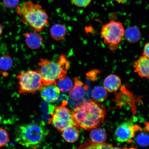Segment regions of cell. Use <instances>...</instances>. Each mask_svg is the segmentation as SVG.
<instances>
[{
    "label": "cell",
    "instance_id": "cell-1",
    "mask_svg": "<svg viewBox=\"0 0 149 149\" xmlns=\"http://www.w3.org/2000/svg\"><path fill=\"white\" fill-rule=\"evenodd\" d=\"M105 108L102 104L93 100L85 102L72 111V118L77 128L92 130L104 122Z\"/></svg>",
    "mask_w": 149,
    "mask_h": 149
},
{
    "label": "cell",
    "instance_id": "cell-2",
    "mask_svg": "<svg viewBox=\"0 0 149 149\" xmlns=\"http://www.w3.org/2000/svg\"><path fill=\"white\" fill-rule=\"evenodd\" d=\"M49 130L44 123H31L20 125L16 130V140L27 148L36 149L43 143Z\"/></svg>",
    "mask_w": 149,
    "mask_h": 149
},
{
    "label": "cell",
    "instance_id": "cell-3",
    "mask_svg": "<svg viewBox=\"0 0 149 149\" xmlns=\"http://www.w3.org/2000/svg\"><path fill=\"white\" fill-rule=\"evenodd\" d=\"M17 12L22 16V21L37 32L42 31L49 24L48 15L39 4L26 2L22 7H18Z\"/></svg>",
    "mask_w": 149,
    "mask_h": 149
},
{
    "label": "cell",
    "instance_id": "cell-4",
    "mask_svg": "<svg viewBox=\"0 0 149 149\" xmlns=\"http://www.w3.org/2000/svg\"><path fill=\"white\" fill-rule=\"evenodd\" d=\"M39 68L37 70L41 76L43 85L51 84L56 85L58 80L66 76L65 67L60 63L48 59H41L39 61Z\"/></svg>",
    "mask_w": 149,
    "mask_h": 149
},
{
    "label": "cell",
    "instance_id": "cell-5",
    "mask_svg": "<svg viewBox=\"0 0 149 149\" xmlns=\"http://www.w3.org/2000/svg\"><path fill=\"white\" fill-rule=\"evenodd\" d=\"M68 104V102L64 100L61 105L54 107L51 113V117L48 120V124L52 125L60 132L68 126L75 125L72 112L66 107Z\"/></svg>",
    "mask_w": 149,
    "mask_h": 149
},
{
    "label": "cell",
    "instance_id": "cell-6",
    "mask_svg": "<svg viewBox=\"0 0 149 149\" xmlns=\"http://www.w3.org/2000/svg\"><path fill=\"white\" fill-rule=\"evenodd\" d=\"M17 78L20 94H35L40 91L44 86L41 76L37 70H29L21 72Z\"/></svg>",
    "mask_w": 149,
    "mask_h": 149
},
{
    "label": "cell",
    "instance_id": "cell-7",
    "mask_svg": "<svg viewBox=\"0 0 149 149\" xmlns=\"http://www.w3.org/2000/svg\"><path fill=\"white\" fill-rule=\"evenodd\" d=\"M125 32L122 23L112 20L102 27L100 34L106 44L116 46L122 41Z\"/></svg>",
    "mask_w": 149,
    "mask_h": 149
},
{
    "label": "cell",
    "instance_id": "cell-8",
    "mask_svg": "<svg viewBox=\"0 0 149 149\" xmlns=\"http://www.w3.org/2000/svg\"><path fill=\"white\" fill-rule=\"evenodd\" d=\"M141 127L134 125L132 121L127 120L123 123L117 128L114 134V138L118 142L131 143L135 137L136 132L142 131Z\"/></svg>",
    "mask_w": 149,
    "mask_h": 149
},
{
    "label": "cell",
    "instance_id": "cell-9",
    "mask_svg": "<svg viewBox=\"0 0 149 149\" xmlns=\"http://www.w3.org/2000/svg\"><path fill=\"white\" fill-rule=\"evenodd\" d=\"M40 91L42 98L48 103L57 101L60 95V91L55 84L44 85Z\"/></svg>",
    "mask_w": 149,
    "mask_h": 149
},
{
    "label": "cell",
    "instance_id": "cell-10",
    "mask_svg": "<svg viewBox=\"0 0 149 149\" xmlns=\"http://www.w3.org/2000/svg\"><path fill=\"white\" fill-rule=\"evenodd\" d=\"M73 79L74 86L69 91V95L72 100H81L86 95L88 87L84 84L83 82L78 78H74Z\"/></svg>",
    "mask_w": 149,
    "mask_h": 149
},
{
    "label": "cell",
    "instance_id": "cell-11",
    "mask_svg": "<svg viewBox=\"0 0 149 149\" xmlns=\"http://www.w3.org/2000/svg\"><path fill=\"white\" fill-rule=\"evenodd\" d=\"M26 44L32 49H37L43 44V38L40 33L36 32L26 33L24 34Z\"/></svg>",
    "mask_w": 149,
    "mask_h": 149
},
{
    "label": "cell",
    "instance_id": "cell-12",
    "mask_svg": "<svg viewBox=\"0 0 149 149\" xmlns=\"http://www.w3.org/2000/svg\"><path fill=\"white\" fill-rule=\"evenodd\" d=\"M134 72L141 78H149V58L144 56H141L134 63Z\"/></svg>",
    "mask_w": 149,
    "mask_h": 149
},
{
    "label": "cell",
    "instance_id": "cell-13",
    "mask_svg": "<svg viewBox=\"0 0 149 149\" xmlns=\"http://www.w3.org/2000/svg\"><path fill=\"white\" fill-rule=\"evenodd\" d=\"M122 81L120 77L114 74H111L106 77L104 81V88L109 92H115L118 90Z\"/></svg>",
    "mask_w": 149,
    "mask_h": 149
},
{
    "label": "cell",
    "instance_id": "cell-14",
    "mask_svg": "<svg viewBox=\"0 0 149 149\" xmlns=\"http://www.w3.org/2000/svg\"><path fill=\"white\" fill-rule=\"evenodd\" d=\"M62 132L63 138L67 142L73 143L79 139V132L75 125L68 126Z\"/></svg>",
    "mask_w": 149,
    "mask_h": 149
},
{
    "label": "cell",
    "instance_id": "cell-15",
    "mask_svg": "<svg viewBox=\"0 0 149 149\" xmlns=\"http://www.w3.org/2000/svg\"><path fill=\"white\" fill-rule=\"evenodd\" d=\"M91 142L101 143L107 140V135L105 130L101 128H95L91 130L89 135Z\"/></svg>",
    "mask_w": 149,
    "mask_h": 149
},
{
    "label": "cell",
    "instance_id": "cell-16",
    "mask_svg": "<svg viewBox=\"0 0 149 149\" xmlns=\"http://www.w3.org/2000/svg\"><path fill=\"white\" fill-rule=\"evenodd\" d=\"M50 35L52 38L57 41L63 40L66 34V29L64 25L55 24L50 29Z\"/></svg>",
    "mask_w": 149,
    "mask_h": 149
},
{
    "label": "cell",
    "instance_id": "cell-17",
    "mask_svg": "<svg viewBox=\"0 0 149 149\" xmlns=\"http://www.w3.org/2000/svg\"><path fill=\"white\" fill-rule=\"evenodd\" d=\"M124 36L126 40L130 43H135L138 42L141 38V33L139 29L136 27L128 28L125 31Z\"/></svg>",
    "mask_w": 149,
    "mask_h": 149
},
{
    "label": "cell",
    "instance_id": "cell-18",
    "mask_svg": "<svg viewBox=\"0 0 149 149\" xmlns=\"http://www.w3.org/2000/svg\"><path fill=\"white\" fill-rule=\"evenodd\" d=\"M107 91L103 87L96 86L93 89L92 91V98L96 102H103L107 98Z\"/></svg>",
    "mask_w": 149,
    "mask_h": 149
},
{
    "label": "cell",
    "instance_id": "cell-19",
    "mask_svg": "<svg viewBox=\"0 0 149 149\" xmlns=\"http://www.w3.org/2000/svg\"><path fill=\"white\" fill-rule=\"evenodd\" d=\"M118 148H114L111 144H107L105 142L95 143L91 141H86L83 144L80 145L79 148L81 149H113Z\"/></svg>",
    "mask_w": 149,
    "mask_h": 149
},
{
    "label": "cell",
    "instance_id": "cell-20",
    "mask_svg": "<svg viewBox=\"0 0 149 149\" xmlns=\"http://www.w3.org/2000/svg\"><path fill=\"white\" fill-rule=\"evenodd\" d=\"M56 85L61 92H68L73 87V82L70 77L66 76L58 80Z\"/></svg>",
    "mask_w": 149,
    "mask_h": 149
},
{
    "label": "cell",
    "instance_id": "cell-21",
    "mask_svg": "<svg viewBox=\"0 0 149 149\" xmlns=\"http://www.w3.org/2000/svg\"><path fill=\"white\" fill-rule=\"evenodd\" d=\"M13 61L12 58L8 55H4L0 57V69L8 71L12 68Z\"/></svg>",
    "mask_w": 149,
    "mask_h": 149
},
{
    "label": "cell",
    "instance_id": "cell-22",
    "mask_svg": "<svg viewBox=\"0 0 149 149\" xmlns=\"http://www.w3.org/2000/svg\"><path fill=\"white\" fill-rule=\"evenodd\" d=\"M138 145L141 147H146L149 144V135L145 132H141L138 135L136 138Z\"/></svg>",
    "mask_w": 149,
    "mask_h": 149
},
{
    "label": "cell",
    "instance_id": "cell-23",
    "mask_svg": "<svg viewBox=\"0 0 149 149\" xmlns=\"http://www.w3.org/2000/svg\"><path fill=\"white\" fill-rule=\"evenodd\" d=\"M9 140L8 132L3 127H0V148L5 146Z\"/></svg>",
    "mask_w": 149,
    "mask_h": 149
},
{
    "label": "cell",
    "instance_id": "cell-24",
    "mask_svg": "<svg viewBox=\"0 0 149 149\" xmlns=\"http://www.w3.org/2000/svg\"><path fill=\"white\" fill-rule=\"evenodd\" d=\"M74 5L80 7H86L90 4L92 0H71Z\"/></svg>",
    "mask_w": 149,
    "mask_h": 149
},
{
    "label": "cell",
    "instance_id": "cell-25",
    "mask_svg": "<svg viewBox=\"0 0 149 149\" xmlns=\"http://www.w3.org/2000/svg\"><path fill=\"white\" fill-rule=\"evenodd\" d=\"M3 1L6 8H11L17 6L19 0H3Z\"/></svg>",
    "mask_w": 149,
    "mask_h": 149
},
{
    "label": "cell",
    "instance_id": "cell-26",
    "mask_svg": "<svg viewBox=\"0 0 149 149\" xmlns=\"http://www.w3.org/2000/svg\"><path fill=\"white\" fill-rule=\"evenodd\" d=\"M100 71L97 70H93L89 72L86 74L88 79L90 81H94L97 79V74L99 73Z\"/></svg>",
    "mask_w": 149,
    "mask_h": 149
},
{
    "label": "cell",
    "instance_id": "cell-27",
    "mask_svg": "<svg viewBox=\"0 0 149 149\" xmlns=\"http://www.w3.org/2000/svg\"><path fill=\"white\" fill-rule=\"evenodd\" d=\"M149 42L147 43L144 46V49H143V56L147 57L149 58Z\"/></svg>",
    "mask_w": 149,
    "mask_h": 149
},
{
    "label": "cell",
    "instance_id": "cell-28",
    "mask_svg": "<svg viewBox=\"0 0 149 149\" xmlns=\"http://www.w3.org/2000/svg\"><path fill=\"white\" fill-rule=\"evenodd\" d=\"M145 130L146 131H149V123L148 122H146L145 123Z\"/></svg>",
    "mask_w": 149,
    "mask_h": 149
},
{
    "label": "cell",
    "instance_id": "cell-29",
    "mask_svg": "<svg viewBox=\"0 0 149 149\" xmlns=\"http://www.w3.org/2000/svg\"><path fill=\"white\" fill-rule=\"evenodd\" d=\"M113 1H116L118 3H122L125 2L127 0H113Z\"/></svg>",
    "mask_w": 149,
    "mask_h": 149
},
{
    "label": "cell",
    "instance_id": "cell-30",
    "mask_svg": "<svg viewBox=\"0 0 149 149\" xmlns=\"http://www.w3.org/2000/svg\"><path fill=\"white\" fill-rule=\"evenodd\" d=\"M3 31V27L0 24V36L2 33Z\"/></svg>",
    "mask_w": 149,
    "mask_h": 149
}]
</instances>
